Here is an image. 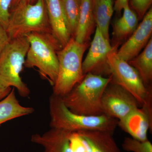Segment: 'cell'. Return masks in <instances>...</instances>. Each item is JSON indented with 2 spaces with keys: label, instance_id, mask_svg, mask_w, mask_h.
Wrapping results in <instances>:
<instances>
[{
  "label": "cell",
  "instance_id": "obj_1",
  "mask_svg": "<svg viewBox=\"0 0 152 152\" xmlns=\"http://www.w3.org/2000/svg\"><path fill=\"white\" fill-rule=\"evenodd\" d=\"M50 126L70 132L83 131H107L113 133L118 126V120L105 114L85 116L71 111L61 97L52 94L49 98Z\"/></svg>",
  "mask_w": 152,
  "mask_h": 152
},
{
  "label": "cell",
  "instance_id": "obj_2",
  "mask_svg": "<svg viewBox=\"0 0 152 152\" xmlns=\"http://www.w3.org/2000/svg\"><path fill=\"white\" fill-rule=\"evenodd\" d=\"M112 79L111 75L105 77L89 73L62 99L69 110L75 113L100 115L104 114L102 107L103 94Z\"/></svg>",
  "mask_w": 152,
  "mask_h": 152
},
{
  "label": "cell",
  "instance_id": "obj_3",
  "mask_svg": "<svg viewBox=\"0 0 152 152\" xmlns=\"http://www.w3.org/2000/svg\"><path fill=\"white\" fill-rule=\"evenodd\" d=\"M25 36L30 46L24 66L37 68L41 77L53 86L58 72L57 52L62 47L52 34L33 32Z\"/></svg>",
  "mask_w": 152,
  "mask_h": 152
},
{
  "label": "cell",
  "instance_id": "obj_4",
  "mask_svg": "<svg viewBox=\"0 0 152 152\" xmlns=\"http://www.w3.org/2000/svg\"><path fill=\"white\" fill-rule=\"evenodd\" d=\"M7 31L10 40L31 33L52 34L45 0H23L10 9Z\"/></svg>",
  "mask_w": 152,
  "mask_h": 152
},
{
  "label": "cell",
  "instance_id": "obj_5",
  "mask_svg": "<svg viewBox=\"0 0 152 152\" xmlns=\"http://www.w3.org/2000/svg\"><path fill=\"white\" fill-rule=\"evenodd\" d=\"M90 45L89 42L80 43L72 37L57 52L58 72L53 86V94L62 97L81 81L85 76L82 67L83 56Z\"/></svg>",
  "mask_w": 152,
  "mask_h": 152
},
{
  "label": "cell",
  "instance_id": "obj_6",
  "mask_svg": "<svg viewBox=\"0 0 152 152\" xmlns=\"http://www.w3.org/2000/svg\"><path fill=\"white\" fill-rule=\"evenodd\" d=\"M29 46L27 38L22 36L11 40L0 54V83L7 88L16 89L23 98L29 96L30 90L20 74Z\"/></svg>",
  "mask_w": 152,
  "mask_h": 152
},
{
  "label": "cell",
  "instance_id": "obj_7",
  "mask_svg": "<svg viewBox=\"0 0 152 152\" xmlns=\"http://www.w3.org/2000/svg\"><path fill=\"white\" fill-rule=\"evenodd\" d=\"M117 45L107 55L112 80L132 95L140 107L152 95L151 87H147L137 70L117 54Z\"/></svg>",
  "mask_w": 152,
  "mask_h": 152
},
{
  "label": "cell",
  "instance_id": "obj_8",
  "mask_svg": "<svg viewBox=\"0 0 152 152\" xmlns=\"http://www.w3.org/2000/svg\"><path fill=\"white\" fill-rule=\"evenodd\" d=\"M140 107L130 93L112 79L102 96V107L104 114L121 121Z\"/></svg>",
  "mask_w": 152,
  "mask_h": 152
},
{
  "label": "cell",
  "instance_id": "obj_9",
  "mask_svg": "<svg viewBox=\"0 0 152 152\" xmlns=\"http://www.w3.org/2000/svg\"><path fill=\"white\" fill-rule=\"evenodd\" d=\"M90 45L89 51L82 64L84 75L91 73L104 77L110 76L107 55L113 47L111 46L110 41L104 38L97 27Z\"/></svg>",
  "mask_w": 152,
  "mask_h": 152
},
{
  "label": "cell",
  "instance_id": "obj_10",
  "mask_svg": "<svg viewBox=\"0 0 152 152\" xmlns=\"http://www.w3.org/2000/svg\"><path fill=\"white\" fill-rule=\"evenodd\" d=\"M152 103L150 96L141 108L118 121V126L133 138L141 141L148 140V131L152 130Z\"/></svg>",
  "mask_w": 152,
  "mask_h": 152
},
{
  "label": "cell",
  "instance_id": "obj_11",
  "mask_svg": "<svg viewBox=\"0 0 152 152\" xmlns=\"http://www.w3.org/2000/svg\"><path fill=\"white\" fill-rule=\"evenodd\" d=\"M152 9H149L127 41L118 50V56L127 62L131 61L145 48L152 38Z\"/></svg>",
  "mask_w": 152,
  "mask_h": 152
},
{
  "label": "cell",
  "instance_id": "obj_12",
  "mask_svg": "<svg viewBox=\"0 0 152 152\" xmlns=\"http://www.w3.org/2000/svg\"><path fill=\"white\" fill-rule=\"evenodd\" d=\"M70 132L51 128L44 134H36L31 141L43 147V152H73L69 141Z\"/></svg>",
  "mask_w": 152,
  "mask_h": 152
},
{
  "label": "cell",
  "instance_id": "obj_13",
  "mask_svg": "<svg viewBox=\"0 0 152 152\" xmlns=\"http://www.w3.org/2000/svg\"><path fill=\"white\" fill-rule=\"evenodd\" d=\"M52 34L63 48L72 36L68 29L60 0H45Z\"/></svg>",
  "mask_w": 152,
  "mask_h": 152
},
{
  "label": "cell",
  "instance_id": "obj_14",
  "mask_svg": "<svg viewBox=\"0 0 152 152\" xmlns=\"http://www.w3.org/2000/svg\"><path fill=\"white\" fill-rule=\"evenodd\" d=\"M77 132L86 140L91 152H122L113 138V133L98 130Z\"/></svg>",
  "mask_w": 152,
  "mask_h": 152
},
{
  "label": "cell",
  "instance_id": "obj_15",
  "mask_svg": "<svg viewBox=\"0 0 152 152\" xmlns=\"http://www.w3.org/2000/svg\"><path fill=\"white\" fill-rule=\"evenodd\" d=\"M95 26L92 0H81L80 16L74 39L80 43L89 42Z\"/></svg>",
  "mask_w": 152,
  "mask_h": 152
},
{
  "label": "cell",
  "instance_id": "obj_16",
  "mask_svg": "<svg viewBox=\"0 0 152 152\" xmlns=\"http://www.w3.org/2000/svg\"><path fill=\"white\" fill-rule=\"evenodd\" d=\"M15 88L4 99L0 101V126L10 120L32 114L34 109L21 105L17 99Z\"/></svg>",
  "mask_w": 152,
  "mask_h": 152
},
{
  "label": "cell",
  "instance_id": "obj_17",
  "mask_svg": "<svg viewBox=\"0 0 152 152\" xmlns=\"http://www.w3.org/2000/svg\"><path fill=\"white\" fill-rule=\"evenodd\" d=\"M122 16L116 20L113 26V37L116 44L126 39L130 36L138 26L139 19L135 12L129 4L125 6Z\"/></svg>",
  "mask_w": 152,
  "mask_h": 152
},
{
  "label": "cell",
  "instance_id": "obj_18",
  "mask_svg": "<svg viewBox=\"0 0 152 152\" xmlns=\"http://www.w3.org/2000/svg\"><path fill=\"white\" fill-rule=\"evenodd\" d=\"M113 0H92L93 14L97 27L110 41L109 27L113 14Z\"/></svg>",
  "mask_w": 152,
  "mask_h": 152
},
{
  "label": "cell",
  "instance_id": "obj_19",
  "mask_svg": "<svg viewBox=\"0 0 152 152\" xmlns=\"http://www.w3.org/2000/svg\"><path fill=\"white\" fill-rule=\"evenodd\" d=\"M138 73L147 87L151 86L152 81V38L143 50L128 62Z\"/></svg>",
  "mask_w": 152,
  "mask_h": 152
},
{
  "label": "cell",
  "instance_id": "obj_20",
  "mask_svg": "<svg viewBox=\"0 0 152 152\" xmlns=\"http://www.w3.org/2000/svg\"><path fill=\"white\" fill-rule=\"evenodd\" d=\"M72 37L75 34L80 10L81 0H60Z\"/></svg>",
  "mask_w": 152,
  "mask_h": 152
},
{
  "label": "cell",
  "instance_id": "obj_21",
  "mask_svg": "<svg viewBox=\"0 0 152 152\" xmlns=\"http://www.w3.org/2000/svg\"><path fill=\"white\" fill-rule=\"evenodd\" d=\"M122 147L127 152H152V144L148 140L141 141L131 137H126L124 139Z\"/></svg>",
  "mask_w": 152,
  "mask_h": 152
},
{
  "label": "cell",
  "instance_id": "obj_22",
  "mask_svg": "<svg viewBox=\"0 0 152 152\" xmlns=\"http://www.w3.org/2000/svg\"><path fill=\"white\" fill-rule=\"evenodd\" d=\"M69 141L73 152H91L88 143L77 132L71 133Z\"/></svg>",
  "mask_w": 152,
  "mask_h": 152
},
{
  "label": "cell",
  "instance_id": "obj_23",
  "mask_svg": "<svg viewBox=\"0 0 152 152\" xmlns=\"http://www.w3.org/2000/svg\"><path fill=\"white\" fill-rule=\"evenodd\" d=\"M132 9L135 12L139 20H141L149 10L152 0H130Z\"/></svg>",
  "mask_w": 152,
  "mask_h": 152
},
{
  "label": "cell",
  "instance_id": "obj_24",
  "mask_svg": "<svg viewBox=\"0 0 152 152\" xmlns=\"http://www.w3.org/2000/svg\"><path fill=\"white\" fill-rule=\"evenodd\" d=\"M12 0H0V24L7 30Z\"/></svg>",
  "mask_w": 152,
  "mask_h": 152
},
{
  "label": "cell",
  "instance_id": "obj_25",
  "mask_svg": "<svg viewBox=\"0 0 152 152\" xmlns=\"http://www.w3.org/2000/svg\"><path fill=\"white\" fill-rule=\"evenodd\" d=\"M10 40L7 30L0 24V54Z\"/></svg>",
  "mask_w": 152,
  "mask_h": 152
},
{
  "label": "cell",
  "instance_id": "obj_26",
  "mask_svg": "<svg viewBox=\"0 0 152 152\" xmlns=\"http://www.w3.org/2000/svg\"><path fill=\"white\" fill-rule=\"evenodd\" d=\"M129 0H116L114 4V10L120 13L125 6L129 4Z\"/></svg>",
  "mask_w": 152,
  "mask_h": 152
},
{
  "label": "cell",
  "instance_id": "obj_27",
  "mask_svg": "<svg viewBox=\"0 0 152 152\" xmlns=\"http://www.w3.org/2000/svg\"><path fill=\"white\" fill-rule=\"evenodd\" d=\"M12 89V88H7L4 86L0 83V101L4 99L8 95Z\"/></svg>",
  "mask_w": 152,
  "mask_h": 152
},
{
  "label": "cell",
  "instance_id": "obj_28",
  "mask_svg": "<svg viewBox=\"0 0 152 152\" xmlns=\"http://www.w3.org/2000/svg\"><path fill=\"white\" fill-rule=\"evenodd\" d=\"M22 1H23V0H12L10 9L13 8L14 7H15L19 3H20ZM27 1H29L31 4H34V3H35L37 0H27Z\"/></svg>",
  "mask_w": 152,
  "mask_h": 152
}]
</instances>
